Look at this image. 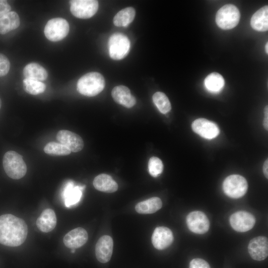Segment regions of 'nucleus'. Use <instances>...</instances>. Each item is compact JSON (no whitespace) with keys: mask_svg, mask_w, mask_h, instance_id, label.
Listing matches in <instances>:
<instances>
[{"mask_svg":"<svg viewBox=\"0 0 268 268\" xmlns=\"http://www.w3.org/2000/svg\"><path fill=\"white\" fill-rule=\"evenodd\" d=\"M28 227L22 219L11 214L0 216V243L9 247L21 245L25 241Z\"/></svg>","mask_w":268,"mask_h":268,"instance_id":"f257e3e1","label":"nucleus"},{"mask_svg":"<svg viewBox=\"0 0 268 268\" xmlns=\"http://www.w3.org/2000/svg\"><path fill=\"white\" fill-rule=\"evenodd\" d=\"M105 85V79L102 74L91 72L83 75L78 79L77 90L82 95L92 97L100 93Z\"/></svg>","mask_w":268,"mask_h":268,"instance_id":"f03ea898","label":"nucleus"},{"mask_svg":"<svg viewBox=\"0 0 268 268\" xmlns=\"http://www.w3.org/2000/svg\"><path fill=\"white\" fill-rule=\"evenodd\" d=\"M2 164L4 171L11 179H19L26 174L27 167L22 156L14 151H8L4 154Z\"/></svg>","mask_w":268,"mask_h":268,"instance_id":"7ed1b4c3","label":"nucleus"},{"mask_svg":"<svg viewBox=\"0 0 268 268\" xmlns=\"http://www.w3.org/2000/svg\"><path fill=\"white\" fill-rule=\"evenodd\" d=\"M240 17L237 7L231 4L224 5L217 12L215 21L217 25L224 30L234 28L239 23Z\"/></svg>","mask_w":268,"mask_h":268,"instance_id":"20e7f679","label":"nucleus"},{"mask_svg":"<svg viewBox=\"0 0 268 268\" xmlns=\"http://www.w3.org/2000/svg\"><path fill=\"white\" fill-rule=\"evenodd\" d=\"M69 31L68 22L63 18H55L49 20L44 28L46 37L52 42H57L65 38Z\"/></svg>","mask_w":268,"mask_h":268,"instance_id":"39448f33","label":"nucleus"},{"mask_svg":"<svg viewBox=\"0 0 268 268\" xmlns=\"http://www.w3.org/2000/svg\"><path fill=\"white\" fill-rule=\"evenodd\" d=\"M223 190L227 196L238 199L247 192L248 183L244 177L239 175H231L225 178L222 184Z\"/></svg>","mask_w":268,"mask_h":268,"instance_id":"423d86ee","label":"nucleus"},{"mask_svg":"<svg viewBox=\"0 0 268 268\" xmlns=\"http://www.w3.org/2000/svg\"><path fill=\"white\" fill-rule=\"evenodd\" d=\"M110 57L115 60L124 58L130 48V41L128 38L121 33H115L109 38L108 42Z\"/></svg>","mask_w":268,"mask_h":268,"instance_id":"0eeeda50","label":"nucleus"},{"mask_svg":"<svg viewBox=\"0 0 268 268\" xmlns=\"http://www.w3.org/2000/svg\"><path fill=\"white\" fill-rule=\"evenodd\" d=\"M69 3L72 15L81 19L92 17L98 8V1L95 0H73L69 1Z\"/></svg>","mask_w":268,"mask_h":268,"instance_id":"6e6552de","label":"nucleus"},{"mask_svg":"<svg viewBox=\"0 0 268 268\" xmlns=\"http://www.w3.org/2000/svg\"><path fill=\"white\" fill-rule=\"evenodd\" d=\"M231 227L235 231L244 232L251 230L255 224V217L245 211H239L232 214L229 218Z\"/></svg>","mask_w":268,"mask_h":268,"instance_id":"1a4fd4ad","label":"nucleus"},{"mask_svg":"<svg viewBox=\"0 0 268 268\" xmlns=\"http://www.w3.org/2000/svg\"><path fill=\"white\" fill-rule=\"evenodd\" d=\"M186 223L189 229L196 234H204L209 228L210 224L208 218L201 211L190 212L187 216Z\"/></svg>","mask_w":268,"mask_h":268,"instance_id":"9d476101","label":"nucleus"},{"mask_svg":"<svg viewBox=\"0 0 268 268\" xmlns=\"http://www.w3.org/2000/svg\"><path fill=\"white\" fill-rule=\"evenodd\" d=\"M194 132L206 139H212L219 133L217 126L213 122L203 118L195 120L192 124Z\"/></svg>","mask_w":268,"mask_h":268,"instance_id":"9b49d317","label":"nucleus"},{"mask_svg":"<svg viewBox=\"0 0 268 268\" xmlns=\"http://www.w3.org/2000/svg\"><path fill=\"white\" fill-rule=\"evenodd\" d=\"M57 138L60 143L67 146L71 152H78L84 146L82 138L77 134L68 130L59 131L57 134Z\"/></svg>","mask_w":268,"mask_h":268,"instance_id":"f8f14e48","label":"nucleus"},{"mask_svg":"<svg viewBox=\"0 0 268 268\" xmlns=\"http://www.w3.org/2000/svg\"><path fill=\"white\" fill-rule=\"evenodd\" d=\"M248 252L251 258L256 261H263L268 255V238L259 236L252 239L249 242Z\"/></svg>","mask_w":268,"mask_h":268,"instance_id":"ddd939ff","label":"nucleus"},{"mask_svg":"<svg viewBox=\"0 0 268 268\" xmlns=\"http://www.w3.org/2000/svg\"><path fill=\"white\" fill-rule=\"evenodd\" d=\"M85 186L75 185L74 182L69 181L64 188L62 198L65 205L70 207L77 204L81 198Z\"/></svg>","mask_w":268,"mask_h":268,"instance_id":"4468645a","label":"nucleus"},{"mask_svg":"<svg viewBox=\"0 0 268 268\" xmlns=\"http://www.w3.org/2000/svg\"><path fill=\"white\" fill-rule=\"evenodd\" d=\"M174 236L171 230L166 227H156L151 237L152 243L155 248L163 250L168 247L173 242Z\"/></svg>","mask_w":268,"mask_h":268,"instance_id":"2eb2a0df","label":"nucleus"},{"mask_svg":"<svg viewBox=\"0 0 268 268\" xmlns=\"http://www.w3.org/2000/svg\"><path fill=\"white\" fill-rule=\"evenodd\" d=\"M113 241L111 237L104 235L100 238L95 246V255L97 260L102 263L109 262L112 255Z\"/></svg>","mask_w":268,"mask_h":268,"instance_id":"dca6fc26","label":"nucleus"},{"mask_svg":"<svg viewBox=\"0 0 268 268\" xmlns=\"http://www.w3.org/2000/svg\"><path fill=\"white\" fill-rule=\"evenodd\" d=\"M87 240V231L82 227H78L66 234L64 237L63 242L67 247L74 249L84 245Z\"/></svg>","mask_w":268,"mask_h":268,"instance_id":"f3484780","label":"nucleus"},{"mask_svg":"<svg viewBox=\"0 0 268 268\" xmlns=\"http://www.w3.org/2000/svg\"><path fill=\"white\" fill-rule=\"evenodd\" d=\"M111 94L116 103L126 108H132L136 103L135 98L131 94L130 89L125 86L119 85L115 87Z\"/></svg>","mask_w":268,"mask_h":268,"instance_id":"a211bd4d","label":"nucleus"},{"mask_svg":"<svg viewBox=\"0 0 268 268\" xmlns=\"http://www.w3.org/2000/svg\"><path fill=\"white\" fill-rule=\"evenodd\" d=\"M57 224V217L54 211L51 208L43 210L37 218L36 225L42 232L48 233L52 231Z\"/></svg>","mask_w":268,"mask_h":268,"instance_id":"6ab92c4d","label":"nucleus"},{"mask_svg":"<svg viewBox=\"0 0 268 268\" xmlns=\"http://www.w3.org/2000/svg\"><path fill=\"white\" fill-rule=\"evenodd\" d=\"M25 78L41 81L45 80L48 72L42 66L36 63H31L25 66L23 70Z\"/></svg>","mask_w":268,"mask_h":268,"instance_id":"aec40b11","label":"nucleus"},{"mask_svg":"<svg viewBox=\"0 0 268 268\" xmlns=\"http://www.w3.org/2000/svg\"><path fill=\"white\" fill-rule=\"evenodd\" d=\"M93 184L96 190L108 193L115 192L118 188L117 183L111 176L106 174L97 176L93 180Z\"/></svg>","mask_w":268,"mask_h":268,"instance_id":"412c9836","label":"nucleus"},{"mask_svg":"<svg viewBox=\"0 0 268 268\" xmlns=\"http://www.w3.org/2000/svg\"><path fill=\"white\" fill-rule=\"evenodd\" d=\"M251 25L255 30L266 31L268 29V6L265 5L257 10L252 16Z\"/></svg>","mask_w":268,"mask_h":268,"instance_id":"4be33fe9","label":"nucleus"},{"mask_svg":"<svg viewBox=\"0 0 268 268\" xmlns=\"http://www.w3.org/2000/svg\"><path fill=\"white\" fill-rule=\"evenodd\" d=\"M20 23L18 14L15 11H10L0 18V34H5L16 29Z\"/></svg>","mask_w":268,"mask_h":268,"instance_id":"5701e85b","label":"nucleus"},{"mask_svg":"<svg viewBox=\"0 0 268 268\" xmlns=\"http://www.w3.org/2000/svg\"><path fill=\"white\" fill-rule=\"evenodd\" d=\"M162 206L161 199L158 197H152L136 204L135 209L140 214L153 213Z\"/></svg>","mask_w":268,"mask_h":268,"instance_id":"b1692460","label":"nucleus"},{"mask_svg":"<svg viewBox=\"0 0 268 268\" xmlns=\"http://www.w3.org/2000/svg\"><path fill=\"white\" fill-rule=\"evenodd\" d=\"M135 9L132 7H128L119 11L113 18V23L116 26L126 27L134 19Z\"/></svg>","mask_w":268,"mask_h":268,"instance_id":"393cba45","label":"nucleus"},{"mask_svg":"<svg viewBox=\"0 0 268 268\" xmlns=\"http://www.w3.org/2000/svg\"><path fill=\"white\" fill-rule=\"evenodd\" d=\"M204 84L208 90L211 92H218L223 87L224 80L218 73L212 72L208 74L204 79Z\"/></svg>","mask_w":268,"mask_h":268,"instance_id":"a878e982","label":"nucleus"},{"mask_svg":"<svg viewBox=\"0 0 268 268\" xmlns=\"http://www.w3.org/2000/svg\"><path fill=\"white\" fill-rule=\"evenodd\" d=\"M23 87L27 93L35 95L44 92L46 86L41 81L25 78L23 80Z\"/></svg>","mask_w":268,"mask_h":268,"instance_id":"bb28decb","label":"nucleus"},{"mask_svg":"<svg viewBox=\"0 0 268 268\" xmlns=\"http://www.w3.org/2000/svg\"><path fill=\"white\" fill-rule=\"evenodd\" d=\"M44 152L52 156H65L69 155L71 151L65 145L55 142L48 143L44 148Z\"/></svg>","mask_w":268,"mask_h":268,"instance_id":"cd10ccee","label":"nucleus"},{"mask_svg":"<svg viewBox=\"0 0 268 268\" xmlns=\"http://www.w3.org/2000/svg\"><path fill=\"white\" fill-rule=\"evenodd\" d=\"M153 103L159 111L162 114H166L171 109V103L167 96L163 92H157L152 96Z\"/></svg>","mask_w":268,"mask_h":268,"instance_id":"c85d7f7f","label":"nucleus"},{"mask_svg":"<svg viewBox=\"0 0 268 268\" xmlns=\"http://www.w3.org/2000/svg\"><path fill=\"white\" fill-rule=\"evenodd\" d=\"M148 167L149 174L153 177L159 176L163 170L162 161L159 158L154 156L149 160Z\"/></svg>","mask_w":268,"mask_h":268,"instance_id":"c756f323","label":"nucleus"},{"mask_svg":"<svg viewBox=\"0 0 268 268\" xmlns=\"http://www.w3.org/2000/svg\"><path fill=\"white\" fill-rule=\"evenodd\" d=\"M10 67V64L8 58L3 54L0 53V76L7 74Z\"/></svg>","mask_w":268,"mask_h":268,"instance_id":"7c9ffc66","label":"nucleus"},{"mask_svg":"<svg viewBox=\"0 0 268 268\" xmlns=\"http://www.w3.org/2000/svg\"><path fill=\"white\" fill-rule=\"evenodd\" d=\"M189 268H210L209 264L205 260L196 258L193 259L190 263Z\"/></svg>","mask_w":268,"mask_h":268,"instance_id":"2f4dec72","label":"nucleus"},{"mask_svg":"<svg viewBox=\"0 0 268 268\" xmlns=\"http://www.w3.org/2000/svg\"><path fill=\"white\" fill-rule=\"evenodd\" d=\"M11 6L5 0H0V18L10 11Z\"/></svg>","mask_w":268,"mask_h":268,"instance_id":"473e14b6","label":"nucleus"},{"mask_svg":"<svg viewBox=\"0 0 268 268\" xmlns=\"http://www.w3.org/2000/svg\"><path fill=\"white\" fill-rule=\"evenodd\" d=\"M268 159L265 161L264 165H263V172L264 173V175L265 177L268 178Z\"/></svg>","mask_w":268,"mask_h":268,"instance_id":"72a5a7b5","label":"nucleus"},{"mask_svg":"<svg viewBox=\"0 0 268 268\" xmlns=\"http://www.w3.org/2000/svg\"><path fill=\"white\" fill-rule=\"evenodd\" d=\"M264 126L265 128L268 130V115H265V119L264 120Z\"/></svg>","mask_w":268,"mask_h":268,"instance_id":"f704fd0d","label":"nucleus"},{"mask_svg":"<svg viewBox=\"0 0 268 268\" xmlns=\"http://www.w3.org/2000/svg\"><path fill=\"white\" fill-rule=\"evenodd\" d=\"M266 52L268 54V43L267 42L266 45Z\"/></svg>","mask_w":268,"mask_h":268,"instance_id":"c9c22d12","label":"nucleus"},{"mask_svg":"<svg viewBox=\"0 0 268 268\" xmlns=\"http://www.w3.org/2000/svg\"><path fill=\"white\" fill-rule=\"evenodd\" d=\"M75 250L74 249H72L71 250V253H75Z\"/></svg>","mask_w":268,"mask_h":268,"instance_id":"e433bc0d","label":"nucleus"},{"mask_svg":"<svg viewBox=\"0 0 268 268\" xmlns=\"http://www.w3.org/2000/svg\"><path fill=\"white\" fill-rule=\"evenodd\" d=\"M1 102L0 98V108L1 107Z\"/></svg>","mask_w":268,"mask_h":268,"instance_id":"4c0bfd02","label":"nucleus"}]
</instances>
